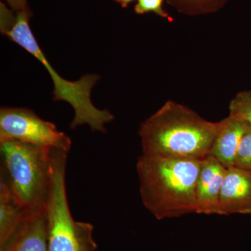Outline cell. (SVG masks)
Masks as SVG:
<instances>
[{"label":"cell","mask_w":251,"mask_h":251,"mask_svg":"<svg viewBox=\"0 0 251 251\" xmlns=\"http://www.w3.org/2000/svg\"><path fill=\"white\" fill-rule=\"evenodd\" d=\"M219 128V122L207 121L188 107L168 100L140 125L142 154L202 160L210 153Z\"/></svg>","instance_id":"cell-1"},{"label":"cell","mask_w":251,"mask_h":251,"mask_svg":"<svg viewBox=\"0 0 251 251\" xmlns=\"http://www.w3.org/2000/svg\"><path fill=\"white\" fill-rule=\"evenodd\" d=\"M202 160L143 154L138 157L140 197L157 220L196 213V184Z\"/></svg>","instance_id":"cell-2"},{"label":"cell","mask_w":251,"mask_h":251,"mask_svg":"<svg viewBox=\"0 0 251 251\" xmlns=\"http://www.w3.org/2000/svg\"><path fill=\"white\" fill-rule=\"evenodd\" d=\"M29 9L14 11L4 4L0 8V30L8 39L34 56L44 65L53 82V100L67 102L74 108L72 129L87 125L94 131L105 133V125L113 121L114 115L108 110H100L92 103L91 92L100 80L95 74H87L76 81H69L54 70L41 49L29 26Z\"/></svg>","instance_id":"cell-3"},{"label":"cell","mask_w":251,"mask_h":251,"mask_svg":"<svg viewBox=\"0 0 251 251\" xmlns=\"http://www.w3.org/2000/svg\"><path fill=\"white\" fill-rule=\"evenodd\" d=\"M52 150L16 140L0 142L2 164L7 175V179H4L25 219L46 213Z\"/></svg>","instance_id":"cell-4"},{"label":"cell","mask_w":251,"mask_h":251,"mask_svg":"<svg viewBox=\"0 0 251 251\" xmlns=\"http://www.w3.org/2000/svg\"><path fill=\"white\" fill-rule=\"evenodd\" d=\"M69 152L52 151L51 186L46 209L48 251H97L94 226L74 220L68 202L66 168Z\"/></svg>","instance_id":"cell-5"},{"label":"cell","mask_w":251,"mask_h":251,"mask_svg":"<svg viewBox=\"0 0 251 251\" xmlns=\"http://www.w3.org/2000/svg\"><path fill=\"white\" fill-rule=\"evenodd\" d=\"M16 140L69 152L72 140L57 129L52 122L46 121L26 108L1 107L0 109V142Z\"/></svg>","instance_id":"cell-6"},{"label":"cell","mask_w":251,"mask_h":251,"mask_svg":"<svg viewBox=\"0 0 251 251\" xmlns=\"http://www.w3.org/2000/svg\"><path fill=\"white\" fill-rule=\"evenodd\" d=\"M227 169L211 155L201 161L196 184V213L219 215L221 188Z\"/></svg>","instance_id":"cell-7"},{"label":"cell","mask_w":251,"mask_h":251,"mask_svg":"<svg viewBox=\"0 0 251 251\" xmlns=\"http://www.w3.org/2000/svg\"><path fill=\"white\" fill-rule=\"evenodd\" d=\"M251 214V171L227 168L221 188L219 215Z\"/></svg>","instance_id":"cell-8"},{"label":"cell","mask_w":251,"mask_h":251,"mask_svg":"<svg viewBox=\"0 0 251 251\" xmlns=\"http://www.w3.org/2000/svg\"><path fill=\"white\" fill-rule=\"evenodd\" d=\"M249 126L230 115L219 122V130L209 155L226 168L233 167L241 140Z\"/></svg>","instance_id":"cell-9"},{"label":"cell","mask_w":251,"mask_h":251,"mask_svg":"<svg viewBox=\"0 0 251 251\" xmlns=\"http://www.w3.org/2000/svg\"><path fill=\"white\" fill-rule=\"evenodd\" d=\"M0 251H48L46 213L25 219Z\"/></svg>","instance_id":"cell-10"},{"label":"cell","mask_w":251,"mask_h":251,"mask_svg":"<svg viewBox=\"0 0 251 251\" xmlns=\"http://www.w3.org/2000/svg\"><path fill=\"white\" fill-rule=\"evenodd\" d=\"M25 220L4 176L0 180V249L14 237Z\"/></svg>","instance_id":"cell-11"},{"label":"cell","mask_w":251,"mask_h":251,"mask_svg":"<svg viewBox=\"0 0 251 251\" xmlns=\"http://www.w3.org/2000/svg\"><path fill=\"white\" fill-rule=\"evenodd\" d=\"M167 3L181 14L190 16L215 13L228 0H166Z\"/></svg>","instance_id":"cell-12"},{"label":"cell","mask_w":251,"mask_h":251,"mask_svg":"<svg viewBox=\"0 0 251 251\" xmlns=\"http://www.w3.org/2000/svg\"><path fill=\"white\" fill-rule=\"evenodd\" d=\"M230 116L251 125V90L238 93L229 105Z\"/></svg>","instance_id":"cell-13"},{"label":"cell","mask_w":251,"mask_h":251,"mask_svg":"<svg viewBox=\"0 0 251 251\" xmlns=\"http://www.w3.org/2000/svg\"><path fill=\"white\" fill-rule=\"evenodd\" d=\"M234 166L251 171V125L248 127L241 140Z\"/></svg>","instance_id":"cell-14"},{"label":"cell","mask_w":251,"mask_h":251,"mask_svg":"<svg viewBox=\"0 0 251 251\" xmlns=\"http://www.w3.org/2000/svg\"><path fill=\"white\" fill-rule=\"evenodd\" d=\"M164 0H138L134 7L137 14L142 15L148 13H154L160 17L171 20L169 14L163 8Z\"/></svg>","instance_id":"cell-15"},{"label":"cell","mask_w":251,"mask_h":251,"mask_svg":"<svg viewBox=\"0 0 251 251\" xmlns=\"http://www.w3.org/2000/svg\"><path fill=\"white\" fill-rule=\"evenodd\" d=\"M14 11L29 9L27 0H4Z\"/></svg>","instance_id":"cell-16"},{"label":"cell","mask_w":251,"mask_h":251,"mask_svg":"<svg viewBox=\"0 0 251 251\" xmlns=\"http://www.w3.org/2000/svg\"><path fill=\"white\" fill-rule=\"evenodd\" d=\"M115 1L121 5L122 7L126 8L127 7L132 1H134V0H115Z\"/></svg>","instance_id":"cell-17"}]
</instances>
